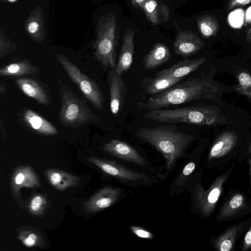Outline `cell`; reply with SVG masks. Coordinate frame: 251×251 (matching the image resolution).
I'll use <instances>...</instances> for the list:
<instances>
[{
    "label": "cell",
    "instance_id": "1",
    "mask_svg": "<svg viewBox=\"0 0 251 251\" xmlns=\"http://www.w3.org/2000/svg\"><path fill=\"white\" fill-rule=\"evenodd\" d=\"M224 88L212 77L202 75L179 82L170 89L137 103L139 108L151 111L200 99L222 103Z\"/></svg>",
    "mask_w": 251,
    "mask_h": 251
},
{
    "label": "cell",
    "instance_id": "2",
    "mask_svg": "<svg viewBox=\"0 0 251 251\" xmlns=\"http://www.w3.org/2000/svg\"><path fill=\"white\" fill-rule=\"evenodd\" d=\"M135 135L152 145L163 155L167 169L174 166L194 139L191 135L171 125L142 127L137 130Z\"/></svg>",
    "mask_w": 251,
    "mask_h": 251
},
{
    "label": "cell",
    "instance_id": "3",
    "mask_svg": "<svg viewBox=\"0 0 251 251\" xmlns=\"http://www.w3.org/2000/svg\"><path fill=\"white\" fill-rule=\"evenodd\" d=\"M148 120L162 124L184 123L214 126L228 123L220 109L213 105H197L176 109H159L144 114Z\"/></svg>",
    "mask_w": 251,
    "mask_h": 251
},
{
    "label": "cell",
    "instance_id": "4",
    "mask_svg": "<svg viewBox=\"0 0 251 251\" xmlns=\"http://www.w3.org/2000/svg\"><path fill=\"white\" fill-rule=\"evenodd\" d=\"M118 26L116 14L110 12L101 17L96 27L97 38L92 43L94 56L104 70H115Z\"/></svg>",
    "mask_w": 251,
    "mask_h": 251
},
{
    "label": "cell",
    "instance_id": "5",
    "mask_svg": "<svg viewBox=\"0 0 251 251\" xmlns=\"http://www.w3.org/2000/svg\"><path fill=\"white\" fill-rule=\"evenodd\" d=\"M59 91L61 105L58 118L62 126L76 128L88 123H99L100 119L90 108L86 101L67 84L60 83Z\"/></svg>",
    "mask_w": 251,
    "mask_h": 251
},
{
    "label": "cell",
    "instance_id": "6",
    "mask_svg": "<svg viewBox=\"0 0 251 251\" xmlns=\"http://www.w3.org/2000/svg\"><path fill=\"white\" fill-rule=\"evenodd\" d=\"M55 57L71 81L84 96L97 109L102 111L104 97L97 82L81 72L75 64L64 55L56 53Z\"/></svg>",
    "mask_w": 251,
    "mask_h": 251
},
{
    "label": "cell",
    "instance_id": "7",
    "mask_svg": "<svg viewBox=\"0 0 251 251\" xmlns=\"http://www.w3.org/2000/svg\"><path fill=\"white\" fill-rule=\"evenodd\" d=\"M229 174L227 172L219 176L207 190L201 184L196 187L194 194L196 204L204 217H208L212 213Z\"/></svg>",
    "mask_w": 251,
    "mask_h": 251
},
{
    "label": "cell",
    "instance_id": "8",
    "mask_svg": "<svg viewBox=\"0 0 251 251\" xmlns=\"http://www.w3.org/2000/svg\"><path fill=\"white\" fill-rule=\"evenodd\" d=\"M87 160L106 174L121 180L145 181L148 180L145 174L128 169L114 161L95 157H88Z\"/></svg>",
    "mask_w": 251,
    "mask_h": 251
},
{
    "label": "cell",
    "instance_id": "9",
    "mask_svg": "<svg viewBox=\"0 0 251 251\" xmlns=\"http://www.w3.org/2000/svg\"><path fill=\"white\" fill-rule=\"evenodd\" d=\"M110 94V109L111 113L117 116L124 105L128 89L121 75L115 70L111 69L107 75Z\"/></svg>",
    "mask_w": 251,
    "mask_h": 251
},
{
    "label": "cell",
    "instance_id": "10",
    "mask_svg": "<svg viewBox=\"0 0 251 251\" xmlns=\"http://www.w3.org/2000/svg\"><path fill=\"white\" fill-rule=\"evenodd\" d=\"M177 36L173 43L174 50L177 55L187 57L195 54L204 46V43L194 32L178 28L175 23Z\"/></svg>",
    "mask_w": 251,
    "mask_h": 251
},
{
    "label": "cell",
    "instance_id": "11",
    "mask_svg": "<svg viewBox=\"0 0 251 251\" xmlns=\"http://www.w3.org/2000/svg\"><path fill=\"white\" fill-rule=\"evenodd\" d=\"M121 194L119 188L107 186L96 192L84 204L85 211L94 213L108 208L118 200Z\"/></svg>",
    "mask_w": 251,
    "mask_h": 251
},
{
    "label": "cell",
    "instance_id": "12",
    "mask_svg": "<svg viewBox=\"0 0 251 251\" xmlns=\"http://www.w3.org/2000/svg\"><path fill=\"white\" fill-rule=\"evenodd\" d=\"M103 150L109 154L127 161L144 166L145 159L132 147L127 143L117 139H113L105 143Z\"/></svg>",
    "mask_w": 251,
    "mask_h": 251
},
{
    "label": "cell",
    "instance_id": "13",
    "mask_svg": "<svg viewBox=\"0 0 251 251\" xmlns=\"http://www.w3.org/2000/svg\"><path fill=\"white\" fill-rule=\"evenodd\" d=\"M134 32L132 28H127L124 34L121 51L119 56L116 72L122 75L126 73L133 63L134 53Z\"/></svg>",
    "mask_w": 251,
    "mask_h": 251
},
{
    "label": "cell",
    "instance_id": "14",
    "mask_svg": "<svg viewBox=\"0 0 251 251\" xmlns=\"http://www.w3.org/2000/svg\"><path fill=\"white\" fill-rule=\"evenodd\" d=\"M11 185L14 195L19 196L22 188L37 187L40 185V182L38 175L31 167L22 166L13 172Z\"/></svg>",
    "mask_w": 251,
    "mask_h": 251
},
{
    "label": "cell",
    "instance_id": "15",
    "mask_svg": "<svg viewBox=\"0 0 251 251\" xmlns=\"http://www.w3.org/2000/svg\"><path fill=\"white\" fill-rule=\"evenodd\" d=\"M27 34L38 43H42L45 38V17L43 8L35 7L29 13L25 23Z\"/></svg>",
    "mask_w": 251,
    "mask_h": 251
},
{
    "label": "cell",
    "instance_id": "16",
    "mask_svg": "<svg viewBox=\"0 0 251 251\" xmlns=\"http://www.w3.org/2000/svg\"><path fill=\"white\" fill-rule=\"evenodd\" d=\"M206 61V59L203 57L185 59L177 62L172 66L157 72L154 75L183 78L185 76L197 70Z\"/></svg>",
    "mask_w": 251,
    "mask_h": 251
},
{
    "label": "cell",
    "instance_id": "17",
    "mask_svg": "<svg viewBox=\"0 0 251 251\" xmlns=\"http://www.w3.org/2000/svg\"><path fill=\"white\" fill-rule=\"evenodd\" d=\"M46 179L54 188L64 191L70 187H75L80 178L77 176L60 170L48 168L44 172Z\"/></svg>",
    "mask_w": 251,
    "mask_h": 251
},
{
    "label": "cell",
    "instance_id": "18",
    "mask_svg": "<svg viewBox=\"0 0 251 251\" xmlns=\"http://www.w3.org/2000/svg\"><path fill=\"white\" fill-rule=\"evenodd\" d=\"M140 8L153 25L164 23L170 17V10L168 5L159 0H146Z\"/></svg>",
    "mask_w": 251,
    "mask_h": 251
},
{
    "label": "cell",
    "instance_id": "19",
    "mask_svg": "<svg viewBox=\"0 0 251 251\" xmlns=\"http://www.w3.org/2000/svg\"><path fill=\"white\" fill-rule=\"evenodd\" d=\"M17 86L25 95L39 103L47 106L50 102V98L37 81L28 78H19L15 80Z\"/></svg>",
    "mask_w": 251,
    "mask_h": 251
},
{
    "label": "cell",
    "instance_id": "20",
    "mask_svg": "<svg viewBox=\"0 0 251 251\" xmlns=\"http://www.w3.org/2000/svg\"><path fill=\"white\" fill-rule=\"evenodd\" d=\"M238 141L237 133L231 130L222 133L212 145L209 153L208 159L221 158L227 154L236 145Z\"/></svg>",
    "mask_w": 251,
    "mask_h": 251
},
{
    "label": "cell",
    "instance_id": "21",
    "mask_svg": "<svg viewBox=\"0 0 251 251\" xmlns=\"http://www.w3.org/2000/svg\"><path fill=\"white\" fill-rule=\"evenodd\" d=\"M22 119L26 126L40 134L54 135L58 133L55 126L32 110L25 109L23 113Z\"/></svg>",
    "mask_w": 251,
    "mask_h": 251
},
{
    "label": "cell",
    "instance_id": "22",
    "mask_svg": "<svg viewBox=\"0 0 251 251\" xmlns=\"http://www.w3.org/2000/svg\"><path fill=\"white\" fill-rule=\"evenodd\" d=\"M182 79L166 76L154 75L144 78L141 86L145 94H158L170 89Z\"/></svg>",
    "mask_w": 251,
    "mask_h": 251
},
{
    "label": "cell",
    "instance_id": "23",
    "mask_svg": "<svg viewBox=\"0 0 251 251\" xmlns=\"http://www.w3.org/2000/svg\"><path fill=\"white\" fill-rule=\"evenodd\" d=\"M171 55L167 46L162 43H157L145 56L143 67L146 71L153 70L168 61Z\"/></svg>",
    "mask_w": 251,
    "mask_h": 251
},
{
    "label": "cell",
    "instance_id": "24",
    "mask_svg": "<svg viewBox=\"0 0 251 251\" xmlns=\"http://www.w3.org/2000/svg\"><path fill=\"white\" fill-rule=\"evenodd\" d=\"M40 69L27 59L9 64L0 69L2 76L19 77L39 74Z\"/></svg>",
    "mask_w": 251,
    "mask_h": 251
},
{
    "label": "cell",
    "instance_id": "25",
    "mask_svg": "<svg viewBox=\"0 0 251 251\" xmlns=\"http://www.w3.org/2000/svg\"><path fill=\"white\" fill-rule=\"evenodd\" d=\"M246 201L244 196L240 193L234 194L222 207L218 215V220L221 221L231 218L237 214L245 206Z\"/></svg>",
    "mask_w": 251,
    "mask_h": 251
},
{
    "label": "cell",
    "instance_id": "26",
    "mask_svg": "<svg viewBox=\"0 0 251 251\" xmlns=\"http://www.w3.org/2000/svg\"><path fill=\"white\" fill-rule=\"evenodd\" d=\"M199 30L203 37L206 38L215 36L219 29L216 19L213 16L205 15L197 19Z\"/></svg>",
    "mask_w": 251,
    "mask_h": 251
},
{
    "label": "cell",
    "instance_id": "27",
    "mask_svg": "<svg viewBox=\"0 0 251 251\" xmlns=\"http://www.w3.org/2000/svg\"><path fill=\"white\" fill-rule=\"evenodd\" d=\"M239 228L233 226L218 237L215 241V247L219 251H229L234 246Z\"/></svg>",
    "mask_w": 251,
    "mask_h": 251
},
{
    "label": "cell",
    "instance_id": "28",
    "mask_svg": "<svg viewBox=\"0 0 251 251\" xmlns=\"http://www.w3.org/2000/svg\"><path fill=\"white\" fill-rule=\"evenodd\" d=\"M236 77L238 83L235 90L251 101V73L244 70L238 73Z\"/></svg>",
    "mask_w": 251,
    "mask_h": 251
},
{
    "label": "cell",
    "instance_id": "29",
    "mask_svg": "<svg viewBox=\"0 0 251 251\" xmlns=\"http://www.w3.org/2000/svg\"><path fill=\"white\" fill-rule=\"evenodd\" d=\"M18 238L27 248L39 246L43 242V238L38 231L32 229H24L18 233Z\"/></svg>",
    "mask_w": 251,
    "mask_h": 251
},
{
    "label": "cell",
    "instance_id": "30",
    "mask_svg": "<svg viewBox=\"0 0 251 251\" xmlns=\"http://www.w3.org/2000/svg\"><path fill=\"white\" fill-rule=\"evenodd\" d=\"M47 205V200L45 196L36 194L32 197L28 204L29 212L33 215H41Z\"/></svg>",
    "mask_w": 251,
    "mask_h": 251
},
{
    "label": "cell",
    "instance_id": "31",
    "mask_svg": "<svg viewBox=\"0 0 251 251\" xmlns=\"http://www.w3.org/2000/svg\"><path fill=\"white\" fill-rule=\"evenodd\" d=\"M17 49L16 45L6 36L4 29L1 27L0 29V59H2Z\"/></svg>",
    "mask_w": 251,
    "mask_h": 251
},
{
    "label": "cell",
    "instance_id": "32",
    "mask_svg": "<svg viewBox=\"0 0 251 251\" xmlns=\"http://www.w3.org/2000/svg\"><path fill=\"white\" fill-rule=\"evenodd\" d=\"M130 228L136 236L141 238L151 239L153 237L152 233L143 227L132 226Z\"/></svg>",
    "mask_w": 251,
    "mask_h": 251
},
{
    "label": "cell",
    "instance_id": "33",
    "mask_svg": "<svg viewBox=\"0 0 251 251\" xmlns=\"http://www.w3.org/2000/svg\"><path fill=\"white\" fill-rule=\"evenodd\" d=\"M195 167L196 165L195 163L190 162L187 163L185 166L182 171V174L179 177L180 180H182V178L189 176L191 174H192L194 171Z\"/></svg>",
    "mask_w": 251,
    "mask_h": 251
},
{
    "label": "cell",
    "instance_id": "34",
    "mask_svg": "<svg viewBox=\"0 0 251 251\" xmlns=\"http://www.w3.org/2000/svg\"><path fill=\"white\" fill-rule=\"evenodd\" d=\"M251 3V0H230L227 5L228 9L243 6Z\"/></svg>",
    "mask_w": 251,
    "mask_h": 251
},
{
    "label": "cell",
    "instance_id": "35",
    "mask_svg": "<svg viewBox=\"0 0 251 251\" xmlns=\"http://www.w3.org/2000/svg\"><path fill=\"white\" fill-rule=\"evenodd\" d=\"M251 247V228L246 233L244 241L243 250H247Z\"/></svg>",
    "mask_w": 251,
    "mask_h": 251
},
{
    "label": "cell",
    "instance_id": "36",
    "mask_svg": "<svg viewBox=\"0 0 251 251\" xmlns=\"http://www.w3.org/2000/svg\"><path fill=\"white\" fill-rule=\"evenodd\" d=\"M146 0H131L132 5L136 8H141Z\"/></svg>",
    "mask_w": 251,
    "mask_h": 251
},
{
    "label": "cell",
    "instance_id": "37",
    "mask_svg": "<svg viewBox=\"0 0 251 251\" xmlns=\"http://www.w3.org/2000/svg\"><path fill=\"white\" fill-rule=\"evenodd\" d=\"M0 93L3 95H5L7 93V88L5 83H1L0 85Z\"/></svg>",
    "mask_w": 251,
    "mask_h": 251
},
{
    "label": "cell",
    "instance_id": "38",
    "mask_svg": "<svg viewBox=\"0 0 251 251\" xmlns=\"http://www.w3.org/2000/svg\"><path fill=\"white\" fill-rule=\"evenodd\" d=\"M246 22L248 23L251 22V7H250L247 11Z\"/></svg>",
    "mask_w": 251,
    "mask_h": 251
},
{
    "label": "cell",
    "instance_id": "39",
    "mask_svg": "<svg viewBox=\"0 0 251 251\" xmlns=\"http://www.w3.org/2000/svg\"><path fill=\"white\" fill-rule=\"evenodd\" d=\"M0 130L1 131V134H2V136L5 137L6 136V132H5L4 128L2 127V122L1 120H0Z\"/></svg>",
    "mask_w": 251,
    "mask_h": 251
},
{
    "label": "cell",
    "instance_id": "40",
    "mask_svg": "<svg viewBox=\"0 0 251 251\" xmlns=\"http://www.w3.org/2000/svg\"><path fill=\"white\" fill-rule=\"evenodd\" d=\"M247 40L248 42L251 44V27L250 28L247 33Z\"/></svg>",
    "mask_w": 251,
    "mask_h": 251
},
{
    "label": "cell",
    "instance_id": "41",
    "mask_svg": "<svg viewBox=\"0 0 251 251\" xmlns=\"http://www.w3.org/2000/svg\"><path fill=\"white\" fill-rule=\"evenodd\" d=\"M249 165H250V173L251 182V158L249 160Z\"/></svg>",
    "mask_w": 251,
    "mask_h": 251
},
{
    "label": "cell",
    "instance_id": "42",
    "mask_svg": "<svg viewBox=\"0 0 251 251\" xmlns=\"http://www.w3.org/2000/svg\"><path fill=\"white\" fill-rule=\"evenodd\" d=\"M248 152L249 153H251V143L249 146V149H248Z\"/></svg>",
    "mask_w": 251,
    "mask_h": 251
},
{
    "label": "cell",
    "instance_id": "43",
    "mask_svg": "<svg viewBox=\"0 0 251 251\" xmlns=\"http://www.w3.org/2000/svg\"><path fill=\"white\" fill-rule=\"evenodd\" d=\"M8 0V1H14L15 0Z\"/></svg>",
    "mask_w": 251,
    "mask_h": 251
}]
</instances>
